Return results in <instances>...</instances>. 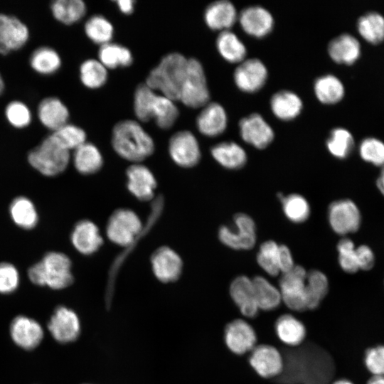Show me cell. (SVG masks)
<instances>
[{
    "mask_svg": "<svg viewBox=\"0 0 384 384\" xmlns=\"http://www.w3.org/2000/svg\"><path fill=\"white\" fill-rule=\"evenodd\" d=\"M335 373L328 352L316 347L304 348L284 358L282 380L288 383L329 384Z\"/></svg>",
    "mask_w": 384,
    "mask_h": 384,
    "instance_id": "6da1fadb",
    "label": "cell"
},
{
    "mask_svg": "<svg viewBox=\"0 0 384 384\" xmlns=\"http://www.w3.org/2000/svg\"><path fill=\"white\" fill-rule=\"evenodd\" d=\"M112 144L115 152L124 159L138 164L151 156L154 142L139 122L125 119L112 129Z\"/></svg>",
    "mask_w": 384,
    "mask_h": 384,
    "instance_id": "7a4b0ae2",
    "label": "cell"
},
{
    "mask_svg": "<svg viewBox=\"0 0 384 384\" xmlns=\"http://www.w3.org/2000/svg\"><path fill=\"white\" fill-rule=\"evenodd\" d=\"M172 100L149 87L145 83L137 86L134 95V111L141 122L154 119L162 129L173 127L179 115L178 109Z\"/></svg>",
    "mask_w": 384,
    "mask_h": 384,
    "instance_id": "3957f363",
    "label": "cell"
},
{
    "mask_svg": "<svg viewBox=\"0 0 384 384\" xmlns=\"http://www.w3.org/2000/svg\"><path fill=\"white\" fill-rule=\"evenodd\" d=\"M188 61V59L179 53L166 55L150 71L145 84L173 101L179 100Z\"/></svg>",
    "mask_w": 384,
    "mask_h": 384,
    "instance_id": "277c9868",
    "label": "cell"
},
{
    "mask_svg": "<svg viewBox=\"0 0 384 384\" xmlns=\"http://www.w3.org/2000/svg\"><path fill=\"white\" fill-rule=\"evenodd\" d=\"M29 164L45 176H55L63 173L70 160V151L48 135L33 149L27 157Z\"/></svg>",
    "mask_w": 384,
    "mask_h": 384,
    "instance_id": "5b68a950",
    "label": "cell"
},
{
    "mask_svg": "<svg viewBox=\"0 0 384 384\" xmlns=\"http://www.w3.org/2000/svg\"><path fill=\"white\" fill-rule=\"evenodd\" d=\"M210 93L203 68L196 58H189L179 100L191 108L203 107L208 103Z\"/></svg>",
    "mask_w": 384,
    "mask_h": 384,
    "instance_id": "8992f818",
    "label": "cell"
},
{
    "mask_svg": "<svg viewBox=\"0 0 384 384\" xmlns=\"http://www.w3.org/2000/svg\"><path fill=\"white\" fill-rule=\"evenodd\" d=\"M142 230V223L139 216L134 211L125 208L115 210L106 227L108 238L121 246L131 245Z\"/></svg>",
    "mask_w": 384,
    "mask_h": 384,
    "instance_id": "52a82bcc",
    "label": "cell"
},
{
    "mask_svg": "<svg viewBox=\"0 0 384 384\" xmlns=\"http://www.w3.org/2000/svg\"><path fill=\"white\" fill-rule=\"evenodd\" d=\"M307 272L300 265H294L283 273L279 284L282 302L290 309L302 311L307 309L306 280Z\"/></svg>",
    "mask_w": 384,
    "mask_h": 384,
    "instance_id": "ba28073f",
    "label": "cell"
},
{
    "mask_svg": "<svg viewBox=\"0 0 384 384\" xmlns=\"http://www.w3.org/2000/svg\"><path fill=\"white\" fill-rule=\"evenodd\" d=\"M43 267V287L52 289H65L73 282L71 261L64 253L47 252L41 260Z\"/></svg>",
    "mask_w": 384,
    "mask_h": 384,
    "instance_id": "9c48e42d",
    "label": "cell"
},
{
    "mask_svg": "<svg viewBox=\"0 0 384 384\" xmlns=\"http://www.w3.org/2000/svg\"><path fill=\"white\" fill-rule=\"evenodd\" d=\"M235 229L223 225L218 231L221 242L235 250H249L256 242V226L252 218L245 213L234 216Z\"/></svg>",
    "mask_w": 384,
    "mask_h": 384,
    "instance_id": "30bf717a",
    "label": "cell"
},
{
    "mask_svg": "<svg viewBox=\"0 0 384 384\" xmlns=\"http://www.w3.org/2000/svg\"><path fill=\"white\" fill-rule=\"evenodd\" d=\"M47 327L52 337L62 344L76 341L81 331L78 315L74 310L65 306H58L55 309Z\"/></svg>",
    "mask_w": 384,
    "mask_h": 384,
    "instance_id": "8fae6325",
    "label": "cell"
},
{
    "mask_svg": "<svg viewBox=\"0 0 384 384\" xmlns=\"http://www.w3.org/2000/svg\"><path fill=\"white\" fill-rule=\"evenodd\" d=\"M30 38L27 25L18 17L0 13V54L6 55L26 46Z\"/></svg>",
    "mask_w": 384,
    "mask_h": 384,
    "instance_id": "7c38bea8",
    "label": "cell"
},
{
    "mask_svg": "<svg viewBox=\"0 0 384 384\" xmlns=\"http://www.w3.org/2000/svg\"><path fill=\"white\" fill-rule=\"evenodd\" d=\"M328 218L331 228L339 235L356 232L361 222L358 207L349 199L331 203L328 210Z\"/></svg>",
    "mask_w": 384,
    "mask_h": 384,
    "instance_id": "4fadbf2b",
    "label": "cell"
},
{
    "mask_svg": "<svg viewBox=\"0 0 384 384\" xmlns=\"http://www.w3.org/2000/svg\"><path fill=\"white\" fill-rule=\"evenodd\" d=\"M169 152L172 160L184 168L196 166L201 159L198 142L188 130H181L171 136L169 142Z\"/></svg>",
    "mask_w": 384,
    "mask_h": 384,
    "instance_id": "5bb4252c",
    "label": "cell"
},
{
    "mask_svg": "<svg viewBox=\"0 0 384 384\" xmlns=\"http://www.w3.org/2000/svg\"><path fill=\"white\" fill-rule=\"evenodd\" d=\"M249 363L258 375L264 378L279 377L284 368V358L274 346H255L251 351Z\"/></svg>",
    "mask_w": 384,
    "mask_h": 384,
    "instance_id": "9a60e30c",
    "label": "cell"
},
{
    "mask_svg": "<svg viewBox=\"0 0 384 384\" xmlns=\"http://www.w3.org/2000/svg\"><path fill=\"white\" fill-rule=\"evenodd\" d=\"M9 332L14 343L26 351L33 350L38 347L44 336L41 324L24 315L14 318L10 324Z\"/></svg>",
    "mask_w": 384,
    "mask_h": 384,
    "instance_id": "2e32d148",
    "label": "cell"
},
{
    "mask_svg": "<svg viewBox=\"0 0 384 384\" xmlns=\"http://www.w3.org/2000/svg\"><path fill=\"white\" fill-rule=\"evenodd\" d=\"M224 340L231 352L237 355H242L251 351L255 346L257 335L250 324L238 319L226 325Z\"/></svg>",
    "mask_w": 384,
    "mask_h": 384,
    "instance_id": "e0dca14e",
    "label": "cell"
},
{
    "mask_svg": "<svg viewBox=\"0 0 384 384\" xmlns=\"http://www.w3.org/2000/svg\"><path fill=\"white\" fill-rule=\"evenodd\" d=\"M267 78V70L257 58L242 61L234 72V81L243 92H255L260 90Z\"/></svg>",
    "mask_w": 384,
    "mask_h": 384,
    "instance_id": "ac0fdd59",
    "label": "cell"
},
{
    "mask_svg": "<svg viewBox=\"0 0 384 384\" xmlns=\"http://www.w3.org/2000/svg\"><path fill=\"white\" fill-rule=\"evenodd\" d=\"M239 127L242 139L257 149L266 148L274 139L273 129L258 113L241 119Z\"/></svg>",
    "mask_w": 384,
    "mask_h": 384,
    "instance_id": "d6986e66",
    "label": "cell"
},
{
    "mask_svg": "<svg viewBox=\"0 0 384 384\" xmlns=\"http://www.w3.org/2000/svg\"><path fill=\"white\" fill-rule=\"evenodd\" d=\"M155 277L164 283L177 280L182 272V260L179 255L168 247H161L154 252L151 258Z\"/></svg>",
    "mask_w": 384,
    "mask_h": 384,
    "instance_id": "ffe728a7",
    "label": "cell"
},
{
    "mask_svg": "<svg viewBox=\"0 0 384 384\" xmlns=\"http://www.w3.org/2000/svg\"><path fill=\"white\" fill-rule=\"evenodd\" d=\"M127 188L137 198L146 201L154 196L156 181L145 166L134 164L127 170Z\"/></svg>",
    "mask_w": 384,
    "mask_h": 384,
    "instance_id": "44dd1931",
    "label": "cell"
},
{
    "mask_svg": "<svg viewBox=\"0 0 384 384\" xmlns=\"http://www.w3.org/2000/svg\"><path fill=\"white\" fill-rule=\"evenodd\" d=\"M69 117L68 108L56 97L43 98L37 107L38 121L52 132L67 124Z\"/></svg>",
    "mask_w": 384,
    "mask_h": 384,
    "instance_id": "7402d4cb",
    "label": "cell"
},
{
    "mask_svg": "<svg viewBox=\"0 0 384 384\" xmlns=\"http://www.w3.org/2000/svg\"><path fill=\"white\" fill-rule=\"evenodd\" d=\"M239 21L247 34L257 38L267 35L274 25L272 14L259 6H249L242 10L239 15Z\"/></svg>",
    "mask_w": 384,
    "mask_h": 384,
    "instance_id": "603a6c76",
    "label": "cell"
},
{
    "mask_svg": "<svg viewBox=\"0 0 384 384\" xmlns=\"http://www.w3.org/2000/svg\"><path fill=\"white\" fill-rule=\"evenodd\" d=\"M230 294L240 313L246 317H255L259 311L252 279L241 275L233 279L230 286Z\"/></svg>",
    "mask_w": 384,
    "mask_h": 384,
    "instance_id": "cb8c5ba5",
    "label": "cell"
},
{
    "mask_svg": "<svg viewBox=\"0 0 384 384\" xmlns=\"http://www.w3.org/2000/svg\"><path fill=\"white\" fill-rule=\"evenodd\" d=\"M70 240L73 247L85 255L93 254L102 244L98 228L88 220H82L76 223L71 233Z\"/></svg>",
    "mask_w": 384,
    "mask_h": 384,
    "instance_id": "d4e9b609",
    "label": "cell"
},
{
    "mask_svg": "<svg viewBox=\"0 0 384 384\" xmlns=\"http://www.w3.org/2000/svg\"><path fill=\"white\" fill-rule=\"evenodd\" d=\"M227 122L224 108L217 102H208L197 117L196 126L203 135L215 137L225 131Z\"/></svg>",
    "mask_w": 384,
    "mask_h": 384,
    "instance_id": "484cf974",
    "label": "cell"
},
{
    "mask_svg": "<svg viewBox=\"0 0 384 384\" xmlns=\"http://www.w3.org/2000/svg\"><path fill=\"white\" fill-rule=\"evenodd\" d=\"M236 18L237 12L234 5L227 0L211 3L204 13L206 23L213 30H228L234 25Z\"/></svg>",
    "mask_w": 384,
    "mask_h": 384,
    "instance_id": "4316f807",
    "label": "cell"
},
{
    "mask_svg": "<svg viewBox=\"0 0 384 384\" xmlns=\"http://www.w3.org/2000/svg\"><path fill=\"white\" fill-rule=\"evenodd\" d=\"M328 52L338 63L353 64L360 55V43L354 36L343 33L329 42Z\"/></svg>",
    "mask_w": 384,
    "mask_h": 384,
    "instance_id": "83f0119b",
    "label": "cell"
},
{
    "mask_svg": "<svg viewBox=\"0 0 384 384\" xmlns=\"http://www.w3.org/2000/svg\"><path fill=\"white\" fill-rule=\"evenodd\" d=\"M274 329L278 338L292 347L299 346L306 334L304 324L291 314L279 316L275 322Z\"/></svg>",
    "mask_w": 384,
    "mask_h": 384,
    "instance_id": "f1b7e54d",
    "label": "cell"
},
{
    "mask_svg": "<svg viewBox=\"0 0 384 384\" xmlns=\"http://www.w3.org/2000/svg\"><path fill=\"white\" fill-rule=\"evenodd\" d=\"M270 107L273 114L282 120H291L297 117L302 110V101L294 92L281 90L272 95Z\"/></svg>",
    "mask_w": 384,
    "mask_h": 384,
    "instance_id": "f546056e",
    "label": "cell"
},
{
    "mask_svg": "<svg viewBox=\"0 0 384 384\" xmlns=\"http://www.w3.org/2000/svg\"><path fill=\"white\" fill-rule=\"evenodd\" d=\"M73 161L76 170L84 175L96 173L103 164V159L97 147L87 142L74 150Z\"/></svg>",
    "mask_w": 384,
    "mask_h": 384,
    "instance_id": "4dcf8cb0",
    "label": "cell"
},
{
    "mask_svg": "<svg viewBox=\"0 0 384 384\" xmlns=\"http://www.w3.org/2000/svg\"><path fill=\"white\" fill-rule=\"evenodd\" d=\"M211 154L218 164L229 169H238L247 161L245 150L233 142H225L215 145L211 149Z\"/></svg>",
    "mask_w": 384,
    "mask_h": 384,
    "instance_id": "1f68e13d",
    "label": "cell"
},
{
    "mask_svg": "<svg viewBox=\"0 0 384 384\" xmlns=\"http://www.w3.org/2000/svg\"><path fill=\"white\" fill-rule=\"evenodd\" d=\"M32 70L42 75H50L58 71L62 60L59 53L49 46H41L35 49L29 58Z\"/></svg>",
    "mask_w": 384,
    "mask_h": 384,
    "instance_id": "d6a6232c",
    "label": "cell"
},
{
    "mask_svg": "<svg viewBox=\"0 0 384 384\" xmlns=\"http://www.w3.org/2000/svg\"><path fill=\"white\" fill-rule=\"evenodd\" d=\"M13 222L19 228L30 230L36 227L38 215L33 203L25 196L15 198L9 206Z\"/></svg>",
    "mask_w": 384,
    "mask_h": 384,
    "instance_id": "836d02e7",
    "label": "cell"
},
{
    "mask_svg": "<svg viewBox=\"0 0 384 384\" xmlns=\"http://www.w3.org/2000/svg\"><path fill=\"white\" fill-rule=\"evenodd\" d=\"M53 18L65 25H72L80 21L87 8L82 0H55L50 6Z\"/></svg>",
    "mask_w": 384,
    "mask_h": 384,
    "instance_id": "e575fe53",
    "label": "cell"
},
{
    "mask_svg": "<svg viewBox=\"0 0 384 384\" xmlns=\"http://www.w3.org/2000/svg\"><path fill=\"white\" fill-rule=\"evenodd\" d=\"M255 297L259 310L271 311L282 302L279 289L261 276L252 279Z\"/></svg>",
    "mask_w": 384,
    "mask_h": 384,
    "instance_id": "d590c367",
    "label": "cell"
},
{
    "mask_svg": "<svg viewBox=\"0 0 384 384\" xmlns=\"http://www.w3.org/2000/svg\"><path fill=\"white\" fill-rule=\"evenodd\" d=\"M216 47L220 55L230 63L243 61L246 55V48L233 32L221 31L216 39Z\"/></svg>",
    "mask_w": 384,
    "mask_h": 384,
    "instance_id": "8d00e7d4",
    "label": "cell"
},
{
    "mask_svg": "<svg viewBox=\"0 0 384 384\" xmlns=\"http://www.w3.org/2000/svg\"><path fill=\"white\" fill-rule=\"evenodd\" d=\"M98 58L107 69L128 67L133 62L132 54L127 48L111 42L100 46Z\"/></svg>",
    "mask_w": 384,
    "mask_h": 384,
    "instance_id": "74e56055",
    "label": "cell"
},
{
    "mask_svg": "<svg viewBox=\"0 0 384 384\" xmlns=\"http://www.w3.org/2000/svg\"><path fill=\"white\" fill-rule=\"evenodd\" d=\"M329 291V281L326 276L319 270L307 272L306 280V296L307 309L317 308Z\"/></svg>",
    "mask_w": 384,
    "mask_h": 384,
    "instance_id": "f35d334b",
    "label": "cell"
},
{
    "mask_svg": "<svg viewBox=\"0 0 384 384\" xmlns=\"http://www.w3.org/2000/svg\"><path fill=\"white\" fill-rule=\"evenodd\" d=\"M314 92L317 99L324 104H335L344 94L342 82L333 75L318 78L314 82Z\"/></svg>",
    "mask_w": 384,
    "mask_h": 384,
    "instance_id": "ab89813d",
    "label": "cell"
},
{
    "mask_svg": "<svg viewBox=\"0 0 384 384\" xmlns=\"http://www.w3.org/2000/svg\"><path fill=\"white\" fill-rule=\"evenodd\" d=\"M358 30L367 41L378 44L384 40V17L375 11L368 12L359 18Z\"/></svg>",
    "mask_w": 384,
    "mask_h": 384,
    "instance_id": "60d3db41",
    "label": "cell"
},
{
    "mask_svg": "<svg viewBox=\"0 0 384 384\" xmlns=\"http://www.w3.org/2000/svg\"><path fill=\"white\" fill-rule=\"evenodd\" d=\"M278 196L282 202L284 213L290 221L299 223L308 219L310 207L302 196L293 193L284 196L279 193Z\"/></svg>",
    "mask_w": 384,
    "mask_h": 384,
    "instance_id": "b9f144b4",
    "label": "cell"
},
{
    "mask_svg": "<svg viewBox=\"0 0 384 384\" xmlns=\"http://www.w3.org/2000/svg\"><path fill=\"white\" fill-rule=\"evenodd\" d=\"M84 29L89 39L100 46L110 43L113 37L112 24L101 15H94L89 18Z\"/></svg>",
    "mask_w": 384,
    "mask_h": 384,
    "instance_id": "7bdbcfd3",
    "label": "cell"
},
{
    "mask_svg": "<svg viewBox=\"0 0 384 384\" xmlns=\"http://www.w3.org/2000/svg\"><path fill=\"white\" fill-rule=\"evenodd\" d=\"M80 78L86 87L97 89L107 82V69L99 60L88 59L80 65Z\"/></svg>",
    "mask_w": 384,
    "mask_h": 384,
    "instance_id": "ee69618b",
    "label": "cell"
},
{
    "mask_svg": "<svg viewBox=\"0 0 384 384\" xmlns=\"http://www.w3.org/2000/svg\"><path fill=\"white\" fill-rule=\"evenodd\" d=\"M326 146L335 157L346 159L351 154L354 146L353 136L343 128L334 129L326 141Z\"/></svg>",
    "mask_w": 384,
    "mask_h": 384,
    "instance_id": "f6af8a7d",
    "label": "cell"
},
{
    "mask_svg": "<svg viewBox=\"0 0 384 384\" xmlns=\"http://www.w3.org/2000/svg\"><path fill=\"white\" fill-rule=\"evenodd\" d=\"M50 136L68 151H74L86 142L85 132L80 127L68 122L53 132Z\"/></svg>",
    "mask_w": 384,
    "mask_h": 384,
    "instance_id": "bcb514c9",
    "label": "cell"
},
{
    "mask_svg": "<svg viewBox=\"0 0 384 384\" xmlns=\"http://www.w3.org/2000/svg\"><path fill=\"white\" fill-rule=\"evenodd\" d=\"M4 114L8 123L16 129L28 127L33 119L29 107L22 101L13 100L5 107Z\"/></svg>",
    "mask_w": 384,
    "mask_h": 384,
    "instance_id": "7dc6e473",
    "label": "cell"
},
{
    "mask_svg": "<svg viewBox=\"0 0 384 384\" xmlns=\"http://www.w3.org/2000/svg\"><path fill=\"white\" fill-rule=\"evenodd\" d=\"M279 245L273 240L263 242L260 247L257 261L264 271L274 277L280 273L277 265Z\"/></svg>",
    "mask_w": 384,
    "mask_h": 384,
    "instance_id": "c3c4849f",
    "label": "cell"
},
{
    "mask_svg": "<svg viewBox=\"0 0 384 384\" xmlns=\"http://www.w3.org/2000/svg\"><path fill=\"white\" fill-rule=\"evenodd\" d=\"M337 250L342 270L347 273L356 272L359 267L354 243L348 238H343L338 243Z\"/></svg>",
    "mask_w": 384,
    "mask_h": 384,
    "instance_id": "681fc988",
    "label": "cell"
},
{
    "mask_svg": "<svg viewBox=\"0 0 384 384\" xmlns=\"http://www.w3.org/2000/svg\"><path fill=\"white\" fill-rule=\"evenodd\" d=\"M360 154L363 160L384 166V144L381 141L373 137L363 139L360 144Z\"/></svg>",
    "mask_w": 384,
    "mask_h": 384,
    "instance_id": "f907efd6",
    "label": "cell"
},
{
    "mask_svg": "<svg viewBox=\"0 0 384 384\" xmlns=\"http://www.w3.org/2000/svg\"><path fill=\"white\" fill-rule=\"evenodd\" d=\"M20 276L16 267L9 262H0V294H9L16 290Z\"/></svg>",
    "mask_w": 384,
    "mask_h": 384,
    "instance_id": "816d5d0a",
    "label": "cell"
},
{
    "mask_svg": "<svg viewBox=\"0 0 384 384\" xmlns=\"http://www.w3.org/2000/svg\"><path fill=\"white\" fill-rule=\"evenodd\" d=\"M364 361L366 368L374 376H384V346L367 350Z\"/></svg>",
    "mask_w": 384,
    "mask_h": 384,
    "instance_id": "f5cc1de1",
    "label": "cell"
},
{
    "mask_svg": "<svg viewBox=\"0 0 384 384\" xmlns=\"http://www.w3.org/2000/svg\"><path fill=\"white\" fill-rule=\"evenodd\" d=\"M359 270H369L375 262L374 254L369 247L362 245L356 248Z\"/></svg>",
    "mask_w": 384,
    "mask_h": 384,
    "instance_id": "db71d44e",
    "label": "cell"
},
{
    "mask_svg": "<svg viewBox=\"0 0 384 384\" xmlns=\"http://www.w3.org/2000/svg\"><path fill=\"white\" fill-rule=\"evenodd\" d=\"M277 265L279 272L282 274L289 271L294 267L291 251L288 247L284 245H280L279 246Z\"/></svg>",
    "mask_w": 384,
    "mask_h": 384,
    "instance_id": "11a10c76",
    "label": "cell"
},
{
    "mask_svg": "<svg viewBox=\"0 0 384 384\" xmlns=\"http://www.w3.org/2000/svg\"><path fill=\"white\" fill-rule=\"evenodd\" d=\"M134 3L132 0H118L116 1L119 11L127 15L131 14L134 11Z\"/></svg>",
    "mask_w": 384,
    "mask_h": 384,
    "instance_id": "9f6ffc18",
    "label": "cell"
},
{
    "mask_svg": "<svg viewBox=\"0 0 384 384\" xmlns=\"http://www.w3.org/2000/svg\"><path fill=\"white\" fill-rule=\"evenodd\" d=\"M377 186L380 191L384 195V166H383L380 174L377 179Z\"/></svg>",
    "mask_w": 384,
    "mask_h": 384,
    "instance_id": "6f0895ef",
    "label": "cell"
},
{
    "mask_svg": "<svg viewBox=\"0 0 384 384\" xmlns=\"http://www.w3.org/2000/svg\"><path fill=\"white\" fill-rule=\"evenodd\" d=\"M367 384H384V376H373Z\"/></svg>",
    "mask_w": 384,
    "mask_h": 384,
    "instance_id": "680465c9",
    "label": "cell"
},
{
    "mask_svg": "<svg viewBox=\"0 0 384 384\" xmlns=\"http://www.w3.org/2000/svg\"><path fill=\"white\" fill-rule=\"evenodd\" d=\"M4 89H5V82H4V80L1 74L0 73V96L4 92Z\"/></svg>",
    "mask_w": 384,
    "mask_h": 384,
    "instance_id": "91938a15",
    "label": "cell"
},
{
    "mask_svg": "<svg viewBox=\"0 0 384 384\" xmlns=\"http://www.w3.org/2000/svg\"><path fill=\"white\" fill-rule=\"evenodd\" d=\"M333 384H353L351 381L346 379H341L335 381Z\"/></svg>",
    "mask_w": 384,
    "mask_h": 384,
    "instance_id": "94428289",
    "label": "cell"
}]
</instances>
